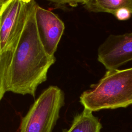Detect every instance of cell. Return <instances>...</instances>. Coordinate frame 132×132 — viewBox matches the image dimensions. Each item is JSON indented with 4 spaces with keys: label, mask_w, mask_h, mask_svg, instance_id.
<instances>
[{
    "label": "cell",
    "mask_w": 132,
    "mask_h": 132,
    "mask_svg": "<svg viewBox=\"0 0 132 132\" xmlns=\"http://www.w3.org/2000/svg\"><path fill=\"white\" fill-rule=\"evenodd\" d=\"M64 105L63 91L56 86L43 90L22 118L19 132H52Z\"/></svg>",
    "instance_id": "3957f363"
},
{
    "label": "cell",
    "mask_w": 132,
    "mask_h": 132,
    "mask_svg": "<svg viewBox=\"0 0 132 132\" xmlns=\"http://www.w3.org/2000/svg\"><path fill=\"white\" fill-rule=\"evenodd\" d=\"M38 3L29 0L26 23L8 68L6 92L35 97L38 87L47 80L50 68L55 62L40 39L35 19Z\"/></svg>",
    "instance_id": "6da1fadb"
},
{
    "label": "cell",
    "mask_w": 132,
    "mask_h": 132,
    "mask_svg": "<svg viewBox=\"0 0 132 132\" xmlns=\"http://www.w3.org/2000/svg\"><path fill=\"white\" fill-rule=\"evenodd\" d=\"M102 125L92 111L84 108L74 118L69 129L63 132H100Z\"/></svg>",
    "instance_id": "ba28073f"
},
{
    "label": "cell",
    "mask_w": 132,
    "mask_h": 132,
    "mask_svg": "<svg viewBox=\"0 0 132 132\" xmlns=\"http://www.w3.org/2000/svg\"><path fill=\"white\" fill-rule=\"evenodd\" d=\"M35 19L38 34L45 50L49 55L54 56L64 30L63 22L53 12L39 5L36 7Z\"/></svg>",
    "instance_id": "8992f818"
},
{
    "label": "cell",
    "mask_w": 132,
    "mask_h": 132,
    "mask_svg": "<svg viewBox=\"0 0 132 132\" xmlns=\"http://www.w3.org/2000/svg\"><path fill=\"white\" fill-rule=\"evenodd\" d=\"M80 102L91 111L125 108L132 104V68L107 70L97 83L83 92Z\"/></svg>",
    "instance_id": "7a4b0ae2"
},
{
    "label": "cell",
    "mask_w": 132,
    "mask_h": 132,
    "mask_svg": "<svg viewBox=\"0 0 132 132\" xmlns=\"http://www.w3.org/2000/svg\"><path fill=\"white\" fill-rule=\"evenodd\" d=\"M131 12L126 8H121L116 11L113 15L119 21H126L131 16Z\"/></svg>",
    "instance_id": "30bf717a"
},
{
    "label": "cell",
    "mask_w": 132,
    "mask_h": 132,
    "mask_svg": "<svg viewBox=\"0 0 132 132\" xmlns=\"http://www.w3.org/2000/svg\"><path fill=\"white\" fill-rule=\"evenodd\" d=\"M1 2H2V0H0V5H1Z\"/></svg>",
    "instance_id": "7c38bea8"
},
{
    "label": "cell",
    "mask_w": 132,
    "mask_h": 132,
    "mask_svg": "<svg viewBox=\"0 0 132 132\" xmlns=\"http://www.w3.org/2000/svg\"><path fill=\"white\" fill-rule=\"evenodd\" d=\"M50 2L52 3L55 7L64 8H67V5L71 7H75L78 4V3H80L81 4L82 1H50Z\"/></svg>",
    "instance_id": "8fae6325"
},
{
    "label": "cell",
    "mask_w": 132,
    "mask_h": 132,
    "mask_svg": "<svg viewBox=\"0 0 132 132\" xmlns=\"http://www.w3.org/2000/svg\"><path fill=\"white\" fill-rule=\"evenodd\" d=\"M81 4L89 12H106L114 15L119 9L126 8L132 13V0H88L82 1Z\"/></svg>",
    "instance_id": "52a82bcc"
},
{
    "label": "cell",
    "mask_w": 132,
    "mask_h": 132,
    "mask_svg": "<svg viewBox=\"0 0 132 132\" xmlns=\"http://www.w3.org/2000/svg\"><path fill=\"white\" fill-rule=\"evenodd\" d=\"M97 60L107 70L118 69L132 60V32L109 35L98 48Z\"/></svg>",
    "instance_id": "5b68a950"
},
{
    "label": "cell",
    "mask_w": 132,
    "mask_h": 132,
    "mask_svg": "<svg viewBox=\"0 0 132 132\" xmlns=\"http://www.w3.org/2000/svg\"><path fill=\"white\" fill-rule=\"evenodd\" d=\"M29 0H2L0 5V54L13 51L24 29Z\"/></svg>",
    "instance_id": "277c9868"
},
{
    "label": "cell",
    "mask_w": 132,
    "mask_h": 132,
    "mask_svg": "<svg viewBox=\"0 0 132 132\" xmlns=\"http://www.w3.org/2000/svg\"><path fill=\"white\" fill-rule=\"evenodd\" d=\"M14 51L5 52L0 54V102L6 92L7 73L11 61Z\"/></svg>",
    "instance_id": "9c48e42d"
}]
</instances>
